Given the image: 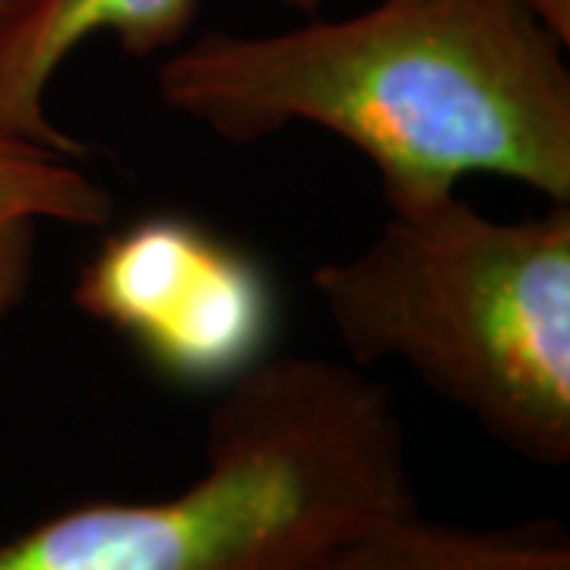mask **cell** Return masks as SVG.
Segmentation results:
<instances>
[{
    "mask_svg": "<svg viewBox=\"0 0 570 570\" xmlns=\"http://www.w3.org/2000/svg\"><path fill=\"white\" fill-rule=\"evenodd\" d=\"M288 7H295V10H305V13H314L317 10V0H285Z\"/></svg>",
    "mask_w": 570,
    "mask_h": 570,
    "instance_id": "9",
    "label": "cell"
},
{
    "mask_svg": "<svg viewBox=\"0 0 570 570\" xmlns=\"http://www.w3.org/2000/svg\"><path fill=\"white\" fill-rule=\"evenodd\" d=\"M554 39L570 48V0H520Z\"/></svg>",
    "mask_w": 570,
    "mask_h": 570,
    "instance_id": "8",
    "label": "cell"
},
{
    "mask_svg": "<svg viewBox=\"0 0 570 570\" xmlns=\"http://www.w3.org/2000/svg\"><path fill=\"white\" fill-rule=\"evenodd\" d=\"M412 510L390 390L355 365L269 355L223 390L190 485L51 513L0 539V570H298Z\"/></svg>",
    "mask_w": 570,
    "mask_h": 570,
    "instance_id": "2",
    "label": "cell"
},
{
    "mask_svg": "<svg viewBox=\"0 0 570 570\" xmlns=\"http://www.w3.org/2000/svg\"><path fill=\"white\" fill-rule=\"evenodd\" d=\"M13 3H17V0H0V20L10 13V7H13Z\"/></svg>",
    "mask_w": 570,
    "mask_h": 570,
    "instance_id": "10",
    "label": "cell"
},
{
    "mask_svg": "<svg viewBox=\"0 0 570 570\" xmlns=\"http://www.w3.org/2000/svg\"><path fill=\"white\" fill-rule=\"evenodd\" d=\"M156 89L235 146L292 124L340 137L387 209L479 171L570 204L568 48L520 0H377L283 32L213 29L165 55Z\"/></svg>",
    "mask_w": 570,
    "mask_h": 570,
    "instance_id": "1",
    "label": "cell"
},
{
    "mask_svg": "<svg viewBox=\"0 0 570 570\" xmlns=\"http://www.w3.org/2000/svg\"><path fill=\"white\" fill-rule=\"evenodd\" d=\"M70 298L178 387L225 390L276 355L279 295L266 266L181 213L108 232Z\"/></svg>",
    "mask_w": 570,
    "mask_h": 570,
    "instance_id": "4",
    "label": "cell"
},
{
    "mask_svg": "<svg viewBox=\"0 0 570 570\" xmlns=\"http://www.w3.org/2000/svg\"><path fill=\"white\" fill-rule=\"evenodd\" d=\"M80 163L0 137V343L36 283L41 225L105 228L115 216L111 190Z\"/></svg>",
    "mask_w": 570,
    "mask_h": 570,
    "instance_id": "6",
    "label": "cell"
},
{
    "mask_svg": "<svg viewBox=\"0 0 570 570\" xmlns=\"http://www.w3.org/2000/svg\"><path fill=\"white\" fill-rule=\"evenodd\" d=\"M348 365H406L523 463H570V204L494 219L448 194L387 209L311 273Z\"/></svg>",
    "mask_w": 570,
    "mask_h": 570,
    "instance_id": "3",
    "label": "cell"
},
{
    "mask_svg": "<svg viewBox=\"0 0 570 570\" xmlns=\"http://www.w3.org/2000/svg\"><path fill=\"white\" fill-rule=\"evenodd\" d=\"M197 13L200 0H17L0 20V137L86 159L89 146L48 111L63 63L96 36L134 61L163 58L190 39Z\"/></svg>",
    "mask_w": 570,
    "mask_h": 570,
    "instance_id": "5",
    "label": "cell"
},
{
    "mask_svg": "<svg viewBox=\"0 0 570 570\" xmlns=\"http://www.w3.org/2000/svg\"><path fill=\"white\" fill-rule=\"evenodd\" d=\"M298 570H570V539L558 520L463 530L412 510L348 535Z\"/></svg>",
    "mask_w": 570,
    "mask_h": 570,
    "instance_id": "7",
    "label": "cell"
}]
</instances>
